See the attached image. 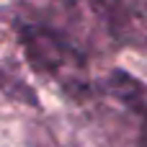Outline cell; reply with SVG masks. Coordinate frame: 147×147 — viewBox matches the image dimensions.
Instances as JSON below:
<instances>
[{
	"mask_svg": "<svg viewBox=\"0 0 147 147\" xmlns=\"http://www.w3.org/2000/svg\"><path fill=\"white\" fill-rule=\"evenodd\" d=\"M103 147H147V85L121 70H106L83 103Z\"/></svg>",
	"mask_w": 147,
	"mask_h": 147,
	"instance_id": "obj_1",
	"label": "cell"
},
{
	"mask_svg": "<svg viewBox=\"0 0 147 147\" xmlns=\"http://www.w3.org/2000/svg\"><path fill=\"white\" fill-rule=\"evenodd\" d=\"M93 8L116 47L147 54V0H93Z\"/></svg>",
	"mask_w": 147,
	"mask_h": 147,
	"instance_id": "obj_2",
	"label": "cell"
},
{
	"mask_svg": "<svg viewBox=\"0 0 147 147\" xmlns=\"http://www.w3.org/2000/svg\"><path fill=\"white\" fill-rule=\"evenodd\" d=\"M26 70L28 67L16 36L13 16L10 10H0V90L10 96L13 101L36 106V93Z\"/></svg>",
	"mask_w": 147,
	"mask_h": 147,
	"instance_id": "obj_3",
	"label": "cell"
}]
</instances>
